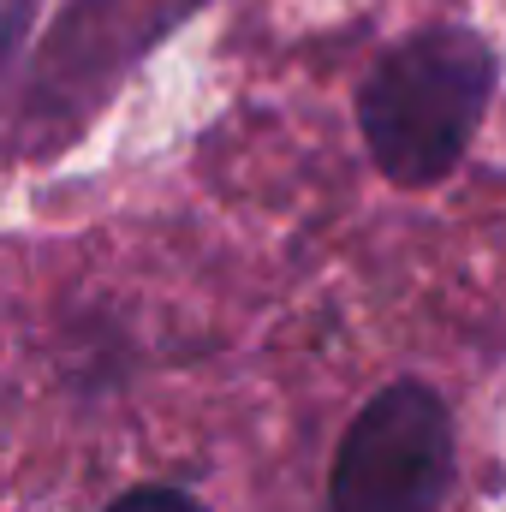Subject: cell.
<instances>
[{"instance_id":"1","label":"cell","mask_w":506,"mask_h":512,"mask_svg":"<svg viewBox=\"0 0 506 512\" xmlns=\"http://www.w3.org/2000/svg\"><path fill=\"white\" fill-rule=\"evenodd\" d=\"M495 48L465 24H423L393 42L358 90V137L387 185H441L495 102Z\"/></svg>"},{"instance_id":"2","label":"cell","mask_w":506,"mask_h":512,"mask_svg":"<svg viewBox=\"0 0 506 512\" xmlns=\"http://www.w3.org/2000/svg\"><path fill=\"white\" fill-rule=\"evenodd\" d=\"M459 477V435L441 387L381 382L334 441L322 512H441Z\"/></svg>"},{"instance_id":"3","label":"cell","mask_w":506,"mask_h":512,"mask_svg":"<svg viewBox=\"0 0 506 512\" xmlns=\"http://www.w3.org/2000/svg\"><path fill=\"white\" fill-rule=\"evenodd\" d=\"M96 512H209V507L191 489H179V483H131L114 501H102Z\"/></svg>"}]
</instances>
